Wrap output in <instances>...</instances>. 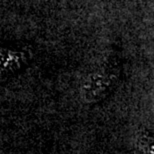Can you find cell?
Listing matches in <instances>:
<instances>
[{"instance_id":"cell-1","label":"cell","mask_w":154,"mask_h":154,"mask_svg":"<svg viewBox=\"0 0 154 154\" xmlns=\"http://www.w3.org/2000/svg\"><path fill=\"white\" fill-rule=\"evenodd\" d=\"M112 86L110 76L104 73H94L90 75L82 87V97L86 102H96L103 99Z\"/></svg>"},{"instance_id":"cell-2","label":"cell","mask_w":154,"mask_h":154,"mask_svg":"<svg viewBox=\"0 0 154 154\" xmlns=\"http://www.w3.org/2000/svg\"><path fill=\"white\" fill-rule=\"evenodd\" d=\"M23 61V54L9 49L0 50V74L20 67Z\"/></svg>"}]
</instances>
